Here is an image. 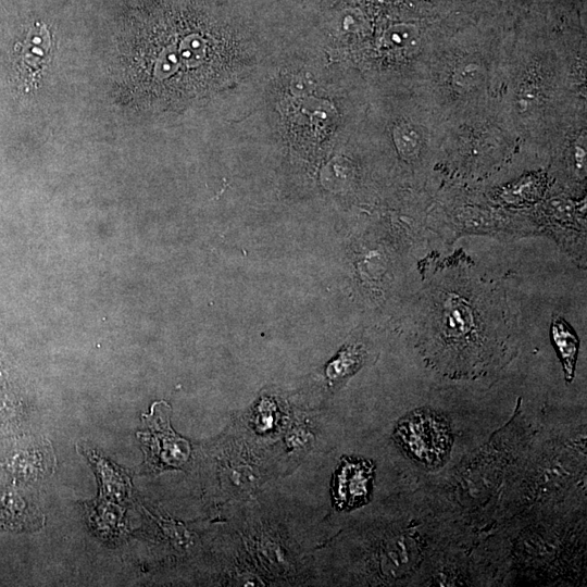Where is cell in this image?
<instances>
[{"mask_svg":"<svg viewBox=\"0 0 587 587\" xmlns=\"http://www.w3.org/2000/svg\"><path fill=\"white\" fill-rule=\"evenodd\" d=\"M551 336L563 365L566 380L574 377L578 352V339L561 319H554L551 324Z\"/></svg>","mask_w":587,"mask_h":587,"instance_id":"277c9868","label":"cell"},{"mask_svg":"<svg viewBox=\"0 0 587 587\" xmlns=\"http://www.w3.org/2000/svg\"><path fill=\"white\" fill-rule=\"evenodd\" d=\"M383 42L390 49L409 50L419 42V29L408 23L395 24L385 32Z\"/></svg>","mask_w":587,"mask_h":587,"instance_id":"5b68a950","label":"cell"},{"mask_svg":"<svg viewBox=\"0 0 587 587\" xmlns=\"http://www.w3.org/2000/svg\"><path fill=\"white\" fill-rule=\"evenodd\" d=\"M375 465L370 460L346 457L335 472L333 499L337 509L351 510L369 502Z\"/></svg>","mask_w":587,"mask_h":587,"instance_id":"7a4b0ae2","label":"cell"},{"mask_svg":"<svg viewBox=\"0 0 587 587\" xmlns=\"http://www.w3.org/2000/svg\"><path fill=\"white\" fill-rule=\"evenodd\" d=\"M142 420L149 428V433L142 436V441L150 448L149 462L151 464L154 466H176L187 460L188 442L175 436L170 427L166 412L162 409L158 410L157 402L152 407L150 416L145 415Z\"/></svg>","mask_w":587,"mask_h":587,"instance_id":"3957f363","label":"cell"},{"mask_svg":"<svg viewBox=\"0 0 587 587\" xmlns=\"http://www.w3.org/2000/svg\"><path fill=\"white\" fill-rule=\"evenodd\" d=\"M482 72L477 64L461 65L454 73V83L460 87H469L478 82Z\"/></svg>","mask_w":587,"mask_h":587,"instance_id":"ba28073f","label":"cell"},{"mask_svg":"<svg viewBox=\"0 0 587 587\" xmlns=\"http://www.w3.org/2000/svg\"><path fill=\"white\" fill-rule=\"evenodd\" d=\"M398 151L405 158L415 157L421 149V134L412 124H400L394 130Z\"/></svg>","mask_w":587,"mask_h":587,"instance_id":"8992f818","label":"cell"},{"mask_svg":"<svg viewBox=\"0 0 587 587\" xmlns=\"http://www.w3.org/2000/svg\"><path fill=\"white\" fill-rule=\"evenodd\" d=\"M361 362V354L355 348H347L327 369L332 379L345 377L354 372Z\"/></svg>","mask_w":587,"mask_h":587,"instance_id":"52a82bcc","label":"cell"},{"mask_svg":"<svg viewBox=\"0 0 587 587\" xmlns=\"http://www.w3.org/2000/svg\"><path fill=\"white\" fill-rule=\"evenodd\" d=\"M364 23L363 16L358 11L347 10L340 15V25L345 32H354Z\"/></svg>","mask_w":587,"mask_h":587,"instance_id":"9c48e42d","label":"cell"},{"mask_svg":"<svg viewBox=\"0 0 587 587\" xmlns=\"http://www.w3.org/2000/svg\"><path fill=\"white\" fill-rule=\"evenodd\" d=\"M394 437L410 459L428 469L447 462L453 442L449 421L430 408L415 409L402 416Z\"/></svg>","mask_w":587,"mask_h":587,"instance_id":"6da1fadb","label":"cell"}]
</instances>
